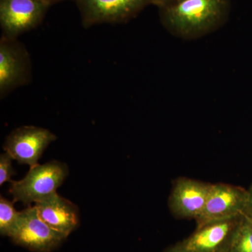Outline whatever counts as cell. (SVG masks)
<instances>
[{
  "label": "cell",
  "instance_id": "obj_1",
  "mask_svg": "<svg viewBox=\"0 0 252 252\" xmlns=\"http://www.w3.org/2000/svg\"><path fill=\"white\" fill-rule=\"evenodd\" d=\"M158 6L167 31L187 39L216 31L226 21L230 10L228 0H165Z\"/></svg>",
  "mask_w": 252,
  "mask_h": 252
},
{
  "label": "cell",
  "instance_id": "obj_2",
  "mask_svg": "<svg viewBox=\"0 0 252 252\" xmlns=\"http://www.w3.org/2000/svg\"><path fill=\"white\" fill-rule=\"evenodd\" d=\"M69 174V168L64 162L52 160L43 165L31 167L24 178L12 181L9 192L14 202L24 205L39 203L49 198L63 185Z\"/></svg>",
  "mask_w": 252,
  "mask_h": 252
},
{
  "label": "cell",
  "instance_id": "obj_3",
  "mask_svg": "<svg viewBox=\"0 0 252 252\" xmlns=\"http://www.w3.org/2000/svg\"><path fill=\"white\" fill-rule=\"evenodd\" d=\"M9 238L16 245L33 252H52L67 238L46 224L34 206L21 212L18 224Z\"/></svg>",
  "mask_w": 252,
  "mask_h": 252
},
{
  "label": "cell",
  "instance_id": "obj_4",
  "mask_svg": "<svg viewBox=\"0 0 252 252\" xmlns=\"http://www.w3.org/2000/svg\"><path fill=\"white\" fill-rule=\"evenodd\" d=\"M31 60L17 38L1 36L0 40V95L1 98L29 83Z\"/></svg>",
  "mask_w": 252,
  "mask_h": 252
},
{
  "label": "cell",
  "instance_id": "obj_5",
  "mask_svg": "<svg viewBox=\"0 0 252 252\" xmlns=\"http://www.w3.org/2000/svg\"><path fill=\"white\" fill-rule=\"evenodd\" d=\"M84 27L127 22L154 0H76Z\"/></svg>",
  "mask_w": 252,
  "mask_h": 252
},
{
  "label": "cell",
  "instance_id": "obj_6",
  "mask_svg": "<svg viewBox=\"0 0 252 252\" xmlns=\"http://www.w3.org/2000/svg\"><path fill=\"white\" fill-rule=\"evenodd\" d=\"M57 137L48 129L24 126L14 129L5 140L3 149L19 164L33 167L49 144Z\"/></svg>",
  "mask_w": 252,
  "mask_h": 252
},
{
  "label": "cell",
  "instance_id": "obj_7",
  "mask_svg": "<svg viewBox=\"0 0 252 252\" xmlns=\"http://www.w3.org/2000/svg\"><path fill=\"white\" fill-rule=\"evenodd\" d=\"M49 6L39 0H0L1 36L17 38L37 27Z\"/></svg>",
  "mask_w": 252,
  "mask_h": 252
},
{
  "label": "cell",
  "instance_id": "obj_8",
  "mask_svg": "<svg viewBox=\"0 0 252 252\" xmlns=\"http://www.w3.org/2000/svg\"><path fill=\"white\" fill-rule=\"evenodd\" d=\"M248 190L224 183L212 184L203 213L196 220L197 226L208 222L245 215Z\"/></svg>",
  "mask_w": 252,
  "mask_h": 252
},
{
  "label": "cell",
  "instance_id": "obj_9",
  "mask_svg": "<svg viewBox=\"0 0 252 252\" xmlns=\"http://www.w3.org/2000/svg\"><path fill=\"white\" fill-rule=\"evenodd\" d=\"M212 184L180 177L174 182L168 199L172 215L178 219L198 220L206 205Z\"/></svg>",
  "mask_w": 252,
  "mask_h": 252
},
{
  "label": "cell",
  "instance_id": "obj_10",
  "mask_svg": "<svg viewBox=\"0 0 252 252\" xmlns=\"http://www.w3.org/2000/svg\"><path fill=\"white\" fill-rule=\"evenodd\" d=\"M244 215L199 225L184 240L189 252H228Z\"/></svg>",
  "mask_w": 252,
  "mask_h": 252
},
{
  "label": "cell",
  "instance_id": "obj_11",
  "mask_svg": "<svg viewBox=\"0 0 252 252\" xmlns=\"http://www.w3.org/2000/svg\"><path fill=\"white\" fill-rule=\"evenodd\" d=\"M38 215L51 228L67 238L79 223V209L57 193L34 205Z\"/></svg>",
  "mask_w": 252,
  "mask_h": 252
},
{
  "label": "cell",
  "instance_id": "obj_12",
  "mask_svg": "<svg viewBox=\"0 0 252 252\" xmlns=\"http://www.w3.org/2000/svg\"><path fill=\"white\" fill-rule=\"evenodd\" d=\"M15 202L0 197V234L10 237L18 224L21 212L15 209Z\"/></svg>",
  "mask_w": 252,
  "mask_h": 252
},
{
  "label": "cell",
  "instance_id": "obj_13",
  "mask_svg": "<svg viewBox=\"0 0 252 252\" xmlns=\"http://www.w3.org/2000/svg\"><path fill=\"white\" fill-rule=\"evenodd\" d=\"M228 252H252V225L244 215Z\"/></svg>",
  "mask_w": 252,
  "mask_h": 252
},
{
  "label": "cell",
  "instance_id": "obj_14",
  "mask_svg": "<svg viewBox=\"0 0 252 252\" xmlns=\"http://www.w3.org/2000/svg\"><path fill=\"white\" fill-rule=\"evenodd\" d=\"M13 160V158L6 152L0 155V186L5 182H12L11 177L16 173L12 166Z\"/></svg>",
  "mask_w": 252,
  "mask_h": 252
},
{
  "label": "cell",
  "instance_id": "obj_15",
  "mask_svg": "<svg viewBox=\"0 0 252 252\" xmlns=\"http://www.w3.org/2000/svg\"><path fill=\"white\" fill-rule=\"evenodd\" d=\"M163 252H189L188 249L186 246L185 242L182 241L180 243H176L175 245H172L166 249Z\"/></svg>",
  "mask_w": 252,
  "mask_h": 252
},
{
  "label": "cell",
  "instance_id": "obj_16",
  "mask_svg": "<svg viewBox=\"0 0 252 252\" xmlns=\"http://www.w3.org/2000/svg\"><path fill=\"white\" fill-rule=\"evenodd\" d=\"M244 215L252 217V185L248 190V201Z\"/></svg>",
  "mask_w": 252,
  "mask_h": 252
},
{
  "label": "cell",
  "instance_id": "obj_17",
  "mask_svg": "<svg viewBox=\"0 0 252 252\" xmlns=\"http://www.w3.org/2000/svg\"><path fill=\"white\" fill-rule=\"evenodd\" d=\"M39 1H41V2L45 3V4L51 6V5L56 4V3L60 2V1H65V0H39Z\"/></svg>",
  "mask_w": 252,
  "mask_h": 252
},
{
  "label": "cell",
  "instance_id": "obj_18",
  "mask_svg": "<svg viewBox=\"0 0 252 252\" xmlns=\"http://www.w3.org/2000/svg\"><path fill=\"white\" fill-rule=\"evenodd\" d=\"M164 1H165V0H154L153 4L157 5L158 6V5L161 4L162 2H163Z\"/></svg>",
  "mask_w": 252,
  "mask_h": 252
},
{
  "label": "cell",
  "instance_id": "obj_19",
  "mask_svg": "<svg viewBox=\"0 0 252 252\" xmlns=\"http://www.w3.org/2000/svg\"><path fill=\"white\" fill-rule=\"evenodd\" d=\"M245 217H246L247 218H248V220H250V223H251V224L252 225V217H248V216H245Z\"/></svg>",
  "mask_w": 252,
  "mask_h": 252
}]
</instances>
